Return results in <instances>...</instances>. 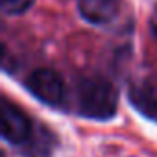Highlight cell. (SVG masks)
Segmentation results:
<instances>
[{
    "label": "cell",
    "instance_id": "3957f363",
    "mask_svg": "<svg viewBox=\"0 0 157 157\" xmlns=\"http://www.w3.org/2000/svg\"><path fill=\"white\" fill-rule=\"evenodd\" d=\"M35 133H37V128L33 126L32 118L17 105L4 100L2 104V137L4 140L24 150L33 140Z\"/></svg>",
    "mask_w": 157,
    "mask_h": 157
},
{
    "label": "cell",
    "instance_id": "277c9868",
    "mask_svg": "<svg viewBox=\"0 0 157 157\" xmlns=\"http://www.w3.org/2000/svg\"><path fill=\"white\" fill-rule=\"evenodd\" d=\"M78 11L89 24L105 26L117 21L120 13V2L118 0H78Z\"/></svg>",
    "mask_w": 157,
    "mask_h": 157
},
{
    "label": "cell",
    "instance_id": "6da1fadb",
    "mask_svg": "<svg viewBox=\"0 0 157 157\" xmlns=\"http://www.w3.org/2000/svg\"><path fill=\"white\" fill-rule=\"evenodd\" d=\"M76 109L91 120H109L117 115L118 94L115 85L102 76H89L78 82Z\"/></svg>",
    "mask_w": 157,
    "mask_h": 157
},
{
    "label": "cell",
    "instance_id": "7a4b0ae2",
    "mask_svg": "<svg viewBox=\"0 0 157 157\" xmlns=\"http://www.w3.org/2000/svg\"><path fill=\"white\" fill-rule=\"evenodd\" d=\"M26 89L50 107H63L67 102L65 82L52 68H35L26 80Z\"/></svg>",
    "mask_w": 157,
    "mask_h": 157
},
{
    "label": "cell",
    "instance_id": "8992f818",
    "mask_svg": "<svg viewBox=\"0 0 157 157\" xmlns=\"http://www.w3.org/2000/svg\"><path fill=\"white\" fill-rule=\"evenodd\" d=\"M6 15H21L33 6V0H0Z\"/></svg>",
    "mask_w": 157,
    "mask_h": 157
},
{
    "label": "cell",
    "instance_id": "5b68a950",
    "mask_svg": "<svg viewBox=\"0 0 157 157\" xmlns=\"http://www.w3.org/2000/svg\"><path fill=\"white\" fill-rule=\"evenodd\" d=\"M129 100L140 115L157 122V80L133 85L129 91Z\"/></svg>",
    "mask_w": 157,
    "mask_h": 157
},
{
    "label": "cell",
    "instance_id": "52a82bcc",
    "mask_svg": "<svg viewBox=\"0 0 157 157\" xmlns=\"http://www.w3.org/2000/svg\"><path fill=\"white\" fill-rule=\"evenodd\" d=\"M151 30H153V33H155V37H157V8H155V11H153V15H151Z\"/></svg>",
    "mask_w": 157,
    "mask_h": 157
}]
</instances>
